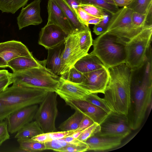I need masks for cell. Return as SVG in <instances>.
I'll use <instances>...</instances> for the list:
<instances>
[{
  "label": "cell",
  "instance_id": "7a4b0ae2",
  "mask_svg": "<svg viewBox=\"0 0 152 152\" xmlns=\"http://www.w3.org/2000/svg\"><path fill=\"white\" fill-rule=\"evenodd\" d=\"M108 69L110 77L103 98L112 113L127 116L131 104L132 69L125 63Z\"/></svg>",
  "mask_w": 152,
  "mask_h": 152
},
{
  "label": "cell",
  "instance_id": "6da1fadb",
  "mask_svg": "<svg viewBox=\"0 0 152 152\" xmlns=\"http://www.w3.org/2000/svg\"><path fill=\"white\" fill-rule=\"evenodd\" d=\"M152 59L147 58L137 69L132 70L131 104L127 117L130 128L138 129L152 101Z\"/></svg>",
  "mask_w": 152,
  "mask_h": 152
},
{
  "label": "cell",
  "instance_id": "44dd1931",
  "mask_svg": "<svg viewBox=\"0 0 152 152\" xmlns=\"http://www.w3.org/2000/svg\"><path fill=\"white\" fill-rule=\"evenodd\" d=\"M44 66H46V60L39 61L33 56H18L11 60L8 64V67L12 70L13 72Z\"/></svg>",
  "mask_w": 152,
  "mask_h": 152
},
{
  "label": "cell",
  "instance_id": "7dc6e473",
  "mask_svg": "<svg viewBox=\"0 0 152 152\" xmlns=\"http://www.w3.org/2000/svg\"><path fill=\"white\" fill-rule=\"evenodd\" d=\"M9 115V113L0 101V121L6 119Z\"/></svg>",
  "mask_w": 152,
  "mask_h": 152
},
{
  "label": "cell",
  "instance_id": "30bf717a",
  "mask_svg": "<svg viewBox=\"0 0 152 152\" xmlns=\"http://www.w3.org/2000/svg\"><path fill=\"white\" fill-rule=\"evenodd\" d=\"M64 44L60 76L66 73L79 59L88 54L80 49L77 33H73L68 35Z\"/></svg>",
  "mask_w": 152,
  "mask_h": 152
},
{
  "label": "cell",
  "instance_id": "d6a6232c",
  "mask_svg": "<svg viewBox=\"0 0 152 152\" xmlns=\"http://www.w3.org/2000/svg\"><path fill=\"white\" fill-rule=\"evenodd\" d=\"M80 7L88 14L96 18H103L106 12L101 8L93 4H81Z\"/></svg>",
  "mask_w": 152,
  "mask_h": 152
},
{
  "label": "cell",
  "instance_id": "7bdbcfd3",
  "mask_svg": "<svg viewBox=\"0 0 152 152\" xmlns=\"http://www.w3.org/2000/svg\"><path fill=\"white\" fill-rule=\"evenodd\" d=\"M31 138L34 140L42 143H45L51 140L48 133H41Z\"/></svg>",
  "mask_w": 152,
  "mask_h": 152
},
{
  "label": "cell",
  "instance_id": "ba28073f",
  "mask_svg": "<svg viewBox=\"0 0 152 152\" xmlns=\"http://www.w3.org/2000/svg\"><path fill=\"white\" fill-rule=\"evenodd\" d=\"M57 94L49 91L40 103L34 116L43 133L56 132V121L58 114Z\"/></svg>",
  "mask_w": 152,
  "mask_h": 152
},
{
  "label": "cell",
  "instance_id": "52a82bcc",
  "mask_svg": "<svg viewBox=\"0 0 152 152\" xmlns=\"http://www.w3.org/2000/svg\"><path fill=\"white\" fill-rule=\"evenodd\" d=\"M133 12L129 6L119 8L115 13L111 14L105 32L116 36L126 42L131 39L149 25L141 28L136 26L132 20Z\"/></svg>",
  "mask_w": 152,
  "mask_h": 152
},
{
  "label": "cell",
  "instance_id": "1f68e13d",
  "mask_svg": "<svg viewBox=\"0 0 152 152\" xmlns=\"http://www.w3.org/2000/svg\"><path fill=\"white\" fill-rule=\"evenodd\" d=\"M84 100L102 108L109 115L112 113L110 109L103 98H100L96 94H89Z\"/></svg>",
  "mask_w": 152,
  "mask_h": 152
},
{
  "label": "cell",
  "instance_id": "d6986e66",
  "mask_svg": "<svg viewBox=\"0 0 152 152\" xmlns=\"http://www.w3.org/2000/svg\"><path fill=\"white\" fill-rule=\"evenodd\" d=\"M123 139L118 137H106L94 135L86 142L88 145V151H103L114 148L120 145Z\"/></svg>",
  "mask_w": 152,
  "mask_h": 152
},
{
  "label": "cell",
  "instance_id": "603a6c76",
  "mask_svg": "<svg viewBox=\"0 0 152 152\" xmlns=\"http://www.w3.org/2000/svg\"><path fill=\"white\" fill-rule=\"evenodd\" d=\"M62 9L68 19L73 33L90 29L81 22L77 15L65 0H54Z\"/></svg>",
  "mask_w": 152,
  "mask_h": 152
},
{
  "label": "cell",
  "instance_id": "f1b7e54d",
  "mask_svg": "<svg viewBox=\"0 0 152 152\" xmlns=\"http://www.w3.org/2000/svg\"><path fill=\"white\" fill-rule=\"evenodd\" d=\"M77 34L80 49L84 52L88 53L89 49L93 45V40L90 29L80 31Z\"/></svg>",
  "mask_w": 152,
  "mask_h": 152
},
{
  "label": "cell",
  "instance_id": "8fae6325",
  "mask_svg": "<svg viewBox=\"0 0 152 152\" xmlns=\"http://www.w3.org/2000/svg\"><path fill=\"white\" fill-rule=\"evenodd\" d=\"M83 74V81L80 86L90 93L104 94L110 77L108 69L104 67Z\"/></svg>",
  "mask_w": 152,
  "mask_h": 152
},
{
  "label": "cell",
  "instance_id": "74e56055",
  "mask_svg": "<svg viewBox=\"0 0 152 152\" xmlns=\"http://www.w3.org/2000/svg\"><path fill=\"white\" fill-rule=\"evenodd\" d=\"M89 147L86 142L77 144H71L59 150L61 152H83L88 151Z\"/></svg>",
  "mask_w": 152,
  "mask_h": 152
},
{
  "label": "cell",
  "instance_id": "3957f363",
  "mask_svg": "<svg viewBox=\"0 0 152 152\" xmlns=\"http://www.w3.org/2000/svg\"><path fill=\"white\" fill-rule=\"evenodd\" d=\"M126 42L105 32L93 40V50L91 53L97 56L108 69L125 63Z\"/></svg>",
  "mask_w": 152,
  "mask_h": 152
},
{
  "label": "cell",
  "instance_id": "f907efd6",
  "mask_svg": "<svg viewBox=\"0 0 152 152\" xmlns=\"http://www.w3.org/2000/svg\"><path fill=\"white\" fill-rule=\"evenodd\" d=\"M82 131H76L72 134L70 135L74 138L77 139L81 133Z\"/></svg>",
  "mask_w": 152,
  "mask_h": 152
},
{
  "label": "cell",
  "instance_id": "2e32d148",
  "mask_svg": "<svg viewBox=\"0 0 152 152\" xmlns=\"http://www.w3.org/2000/svg\"><path fill=\"white\" fill-rule=\"evenodd\" d=\"M41 2V0H34L22 8L17 18L19 30L30 25H38L42 22L40 15Z\"/></svg>",
  "mask_w": 152,
  "mask_h": 152
},
{
  "label": "cell",
  "instance_id": "836d02e7",
  "mask_svg": "<svg viewBox=\"0 0 152 152\" xmlns=\"http://www.w3.org/2000/svg\"><path fill=\"white\" fill-rule=\"evenodd\" d=\"M100 129V125L94 122L92 124L82 130L77 139L81 141L86 142L88 139L99 132Z\"/></svg>",
  "mask_w": 152,
  "mask_h": 152
},
{
  "label": "cell",
  "instance_id": "e0dca14e",
  "mask_svg": "<svg viewBox=\"0 0 152 152\" xmlns=\"http://www.w3.org/2000/svg\"><path fill=\"white\" fill-rule=\"evenodd\" d=\"M55 92L64 100L69 99L84 100L90 93L78 84L71 82L61 77L59 85Z\"/></svg>",
  "mask_w": 152,
  "mask_h": 152
},
{
  "label": "cell",
  "instance_id": "f546056e",
  "mask_svg": "<svg viewBox=\"0 0 152 152\" xmlns=\"http://www.w3.org/2000/svg\"><path fill=\"white\" fill-rule=\"evenodd\" d=\"M132 18L133 23L138 27H143L148 24H152V9L145 14L134 12Z\"/></svg>",
  "mask_w": 152,
  "mask_h": 152
},
{
  "label": "cell",
  "instance_id": "484cf974",
  "mask_svg": "<svg viewBox=\"0 0 152 152\" xmlns=\"http://www.w3.org/2000/svg\"><path fill=\"white\" fill-rule=\"evenodd\" d=\"M83 117V114L75 110L74 114L59 126L58 129L62 131L76 129L78 127Z\"/></svg>",
  "mask_w": 152,
  "mask_h": 152
},
{
  "label": "cell",
  "instance_id": "d4e9b609",
  "mask_svg": "<svg viewBox=\"0 0 152 152\" xmlns=\"http://www.w3.org/2000/svg\"><path fill=\"white\" fill-rule=\"evenodd\" d=\"M43 133L37 122L31 121L20 129L15 135V138H32L39 134Z\"/></svg>",
  "mask_w": 152,
  "mask_h": 152
},
{
  "label": "cell",
  "instance_id": "4316f807",
  "mask_svg": "<svg viewBox=\"0 0 152 152\" xmlns=\"http://www.w3.org/2000/svg\"><path fill=\"white\" fill-rule=\"evenodd\" d=\"M29 0H0V10L2 12L14 14L26 5Z\"/></svg>",
  "mask_w": 152,
  "mask_h": 152
},
{
  "label": "cell",
  "instance_id": "816d5d0a",
  "mask_svg": "<svg viewBox=\"0 0 152 152\" xmlns=\"http://www.w3.org/2000/svg\"><path fill=\"white\" fill-rule=\"evenodd\" d=\"M152 102H151V103H150L147 108V111L148 112V115L150 114L152 108Z\"/></svg>",
  "mask_w": 152,
  "mask_h": 152
},
{
  "label": "cell",
  "instance_id": "4fadbf2b",
  "mask_svg": "<svg viewBox=\"0 0 152 152\" xmlns=\"http://www.w3.org/2000/svg\"><path fill=\"white\" fill-rule=\"evenodd\" d=\"M38 107V104L20 109L7 117L8 131L11 134L17 132L27 123L32 121Z\"/></svg>",
  "mask_w": 152,
  "mask_h": 152
},
{
  "label": "cell",
  "instance_id": "b9f144b4",
  "mask_svg": "<svg viewBox=\"0 0 152 152\" xmlns=\"http://www.w3.org/2000/svg\"><path fill=\"white\" fill-rule=\"evenodd\" d=\"M94 122L90 118L83 114V117L76 131H81L89 127L94 123Z\"/></svg>",
  "mask_w": 152,
  "mask_h": 152
},
{
  "label": "cell",
  "instance_id": "c3c4849f",
  "mask_svg": "<svg viewBox=\"0 0 152 152\" xmlns=\"http://www.w3.org/2000/svg\"><path fill=\"white\" fill-rule=\"evenodd\" d=\"M10 73L6 70H0V80L10 76Z\"/></svg>",
  "mask_w": 152,
  "mask_h": 152
},
{
  "label": "cell",
  "instance_id": "277c9868",
  "mask_svg": "<svg viewBox=\"0 0 152 152\" xmlns=\"http://www.w3.org/2000/svg\"><path fill=\"white\" fill-rule=\"evenodd\" d=\"M49 92L42 89L13 84L0 93V101L10 114L21 108L40 104Z\"/></svg>",
  "mask_w": 152,
  "mask_h": 152
},
{
  "label": "cell",
  "instance_id": "9a60e30c",
  "mask_svg": "<svg viewBox=\"0 0 152 152\" xmlns=\"http://www.w3.org/2000/svg\"><path fill=\"white\" fill-rule=\"evenodd\" d=\"M66 103L72 108L78 110L101 124L109 115L102 108L84 100L66 99Z\"/></svg>",
  "mask_w": 152,
  "mask_h": 152
},
{
  "label": "cell",
  "instance_id": "ac0fdd59",
  "mask_svg": "<svg viewBox=\"0 0 152 152\" xmlns=\"http://www.w3.org/2000/svg\"><path fill=\"white\" fill-rule=\"evenodd\" d=\"M47 8L48 17L47 24L58 26L68 35L73 33L68 19L54 0H48Z\"/></svg>",
  "mask_w": 152,
  "mask_h": 152
},
{
  "label": "cell",
  "instance_id": "5bb4252c",
  "mask_svg": "<svg viewBox=\"0 0 152 152\" xmlns=\"http://www.w3.org/2000/svg\"><path fill=\"white\" fill-rule=\"evenodd\" d=\"M68 36L58 26L47 24L41 28L38 44L47 49L52 48L64 42Z\"/></svg>",
  "mask_w": 152,
  "mask_h": 152
},
{
  "label": "cell",
  "instance_id": "d590c367",
  "mask_svg": "<svg viewBox=\"0 0 152 152\" xmlns=\"http://www.w3.org/2000/svg\"><path fill=\"white\" fill-rule=\"evenodd\" d=\"M111 15V14L106 12L102 20L98 24L94 25L93 32L95 34L99 35L106 31Z\"/></svg>",
  "mask_w": 152,
  "mask_h": 152
},
{
  "label": "cell",
  "instance_id": "7402d4cb",
  "mask_svg": "<svg viewBox=\"0 0 152 152\" xmlns=\"http://www.w3.org/2000/svg\"><path fill=\"white\" fill-rule=\"evenodd\" d=\"M74 66L83 73L91 72L105 67L98 58L91 53L79 59Z\"/></svg>",
  "mask_w": 152,
  "mask_h": 152
},
{
  "label": "cell",
  "instance_id": "7c38bea8",
  "mask_svg": "<svg viewBox=\"0 0 152 152\" xmlns=\"http://www.w3.org/2000/svg\"><path fill=\"white\" fill-rule=\"evenodd\" d=\"M20 56H33L21 42L12 40L0 43V68L8 67L9 61Z\"/></svg>",
  "mask_w": 152,
  "mask_h": 152
},
{
  "label": "cell",
  "instance_id": "ffe728a7",
  "mask_svg": "<svg viewBox=\"0 0 152 152\" xmlns=\"http://www.w3.org/2000/svg\"><path fill=\"white\" fill-rule=\"evenodd\" d=\"M65 48L64 42L54 48L48 49L46 60L47 68L54 74L59 76L62 69V56Z\"/></svg>",
  "mask_w": 152,
  "mask_h": 152
},
{
  "label": "cell",
  "instance_id": "83f0119b",
  "mask_svg": "<svg viewBox=\"0 0 152 152\" xmlns=\"http://www.w3.org/2000/svg\"><path fill=\"white\" fill-rule=\"evenodd\" d=\"M81 4H91L97 6L111 14L116 12L119 8L116 6L113 0H79Z\"/></svg>",
  "mask_w": 152,
  "mask_h": 152
},
{
  "label": "cell",
  "instance_id": "4dcf8cb0",
  "mask_svg": "<svg viewBox=\"0 0 152 152\" xmlns=\"http://www.w3.org/2000/svg\"><path fill=\"white\" fill-rule=\"evenodd\" d=\"M129 7L134 12L146 14L152 9V0H134Z\"/></svg>",
  "mask_w": 152,
  "mask_h": 152
},
{
  "label": "cell",
  "instance_id": "f35d334b",
  "mask_svg": "<svg viewBox=\"0 0 152 152\" xmlns=\"http://www.w3.org/2000/svg\"><path fill=\"white\" fill-rule=\"evenodd\" d=\"M10 138L7 121H0V146Z\"/></svg>",
  "mask_w": 152,
  "mask_h": 152
},
{
  "label": "cell",
  "instance_id": "cb8c5ba5",
  "mask_svg": "<svg viewBox=\"0 0 152 152\" xmlns=\"http://www.w3.org/2000/svg\"><path fill=\"white\" fill-rule=\"evenodd\" d=\"M20 151L34 152L46 150L45 143L33 140L31 138H18Z\"/></svg>",
  "mask_w": 152,
  "mask_h": 152
},
{
  "label": "cell",
  "instance_id": "e575fe53",
  "mask_svg": "<svg viewBox=\"0 0 152 152\" xmlns=\"http://www.w3.org/2000/svg\"><path fill=\"white\" fill-rule=\"evenodd\" d=\"M61 77L71 82L80 84L83 81V74L74 66L71 68L66 73Z\"/></svg>",
  "mask_w": 152,
  "mask_h": 152
},
{
  "label": "cell",
  "instance_id": "681fc988",
  "mask_svg": "<svg viewBox=\"0 0 152 152\" xmlns=\"http://www.w3.org/2000/svg\"><path fill=\"white\" fill-rule=\"evenodd\" d=\"M103 18H95L92 19L88 21V25L94 24L96 25L99 23Z\"/></svg>",
  "mask_w": 152,
  "mask_h": 152
},
{
  "label": "cell",
  "instance_id": "60d3db41",
  "mask_svg": "<svg viewBox=\"0 0 152 152\" xmlns=\"http://www.w3.org/2000/svg\"><path fill=\"white\" fill-rule=\"evenodd\" d=\"M76 132V130L68 131H61L48 132L51 140L65 137Z\"/></svg>",
  "mask_w": 152,
  "mask_h": 152
},
{
  "label": "cell",
  "instance_id": "bcb514c9",
  "mask_svg": "<svg viewBox=\"0 0 152 152\" xmlns=\"http://www.w3.org/2000/svg\"><path fill=\"white\" fill-rule=\"evenodd\" d=\"M10 76L0 80V93L4 91L10 85Z\"/></svg>",
  "mask_w": 152,
  "mask_h": 152
},
{
  "label": "cell",
  "instance_id": "ee69618b",
  "mask_svg": "<svg viewBox=\"0 0 152 152\" xmlns=\"http://www.w3.org/2000/svg\"><path fill=\"white\" fill-rule=\"evenodd\" d=\"M77 15V10L81 3L79 0H65Z\"/></svg>",
  "mask_w": 152,
  "mask_h": 152
},
{
  "label": "cell",
  "instance_id": "ab89813d",
  "mask_svg": "<svg viewBox=\"0 0 152 152\" xmlns=\"http://www.w3.org/2000/svg\"><path fill=\"white\" fill-rule=\"evenodd\" d=\"M77 15L81 22L88 27V21L92 19L96 18L88 14L80 7L77 9Z\"/></svg>",
  "mask_w": 152,
  "mask_h": 152
},
{
  "label": "cell",
  "instance_id": "5b68a950",
  "mask_svg": "<svg viewBox=\"0 0 152 152\" xmlns=\"http://www.w3.org/2000/svg\"><path fill=\"white\" fill-rule=\"evenodd\" d=\"M11 84L39 88L56 92L60 83L61 77L53 73L46 66L10 73Z\"/></svg>",
  "mask_w": 152,
  "mask_h": 152
},
{
  "label": "cell",
  "instance_id": "f6af8a7d",
  "mask_svg": "<svg viewBox=\"0 0 152 152\" xmlns=\"http://www.w3.org/2000/svg\"><path fill=\"white\" fill-rule=\"evenodd\" d=\"M117 7H122L129 6L134 0H113Z\"/></svg>",
  "mask_w": 152,
  "mask_h": 152
},
{
  "label": "cell",
  "instance_id": "9c48e42d",
  "mask_svg": "<svg viewBox=\"0 0 152 152\" xmlns=\"http://www.w3.org/2000/svg\"><path fill=\"white\" fill-rule=\"evenodd\" d=\"M100 131L94 135L123 139L131 132L127 115L112 113L100 124Z\"/></svg>",
  "mask_w": 152,
  "mask_h": 152
},
{
  "label": "cell",
  "instance_id": "8d00e7d4",
  "mask_svg": "<svg viewBox=\"0 0 152 152\" xmlns=\"http://www.w3.org/2000/svg\"><path fill=\"white\" fill-rule=\"evenodd\" d=\"M46 150H50L58 151L60 149L71 145L63 139H57L45 143Z\"/></svg>",
  "mask_w": 152,
  "mask_h": 152
},
{
  "label": "cell",
  "instance_id": "8992f818",
  "mask_svg": "<svg viewBox=\"0 0 152 152\" xmlns=\"http://www.w3.org/2000/svg\"><path fill=\"white\" fill-rule=\"evenodd\" d=\"M152 33V25L149 24L126 42L125 63L132 70L138 69L144 64L151 46Z\"/></svg>",
  "mask_w": 152,
  "mask_h": 152
}]
</instances>
